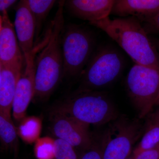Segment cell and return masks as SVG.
<instances>
[{
  "instance_id": "obj_28",
  "label": "cell",
  "mask_w": 159,
  "mask_h": 159,
  "mask_svg": "<svg viewBox=\"0 0 159 159\" xmlns=\"http://www.w3.org/2000/svg\"><path fill=\"white\" fill-rule=\"evenodd\" d=\"M126 159H135L134 157L133 156V155L132 156H131L130 157H129L128 158Z\"/></svg>"
},
{
  "instance_id": "obj_9",
  "label": "cell",
  "mask_w": 159,
  "mask_h": 159,
  "mask_svg": "<svg viewBox=\"0 0 159 159\" xmlns=\"http://www.w3.org/2000/svg\"><path fill=\"white\" fill-rule=\"evenodd\" d=\"M51 119L52 133L57 139H61L81 151L89 148L94 144L89 131V125L53 110Z\"/></svg>"
},
{
  "instance_id": "obj_13",
  "label": "cell",
  "mask_w": 159,
  "mask_h": 159,
  "mask_svg": "<svg viewBox=\"0 0 159 159\" xmlns=\"http://www.w3.org/2000/svg\"><path fill=\"white\" fill-rule=\"evenodd\" d=\"M159 12V0H117L111 13L120 18L134 17L147 22Z\"/></svg>"
},
{
  "instance_id": "obj_25",
  "label": "cell",
  "mask_w": 159,
  "mask_h": 159,
  "mask_svg": "<svg viewBox=\"0 0 159 159\" xmlns=\"http://www.w3.org/2000/svg\"><path fill=\"white\" fill-rule=\"evenodd\" d=\"M148 115L149 116L148 119L159 125V107L154 111L153 112L150 113Z\"/></svg>"
},
{
  "instance_id": "obj_18",
  "label": "cell",
  "mask_w": 159,
  "mask_h": 159,
  "mask_svg": "<svg viewBox=\"0 0 159 159\" xmlns=\"http://www.w3.org/2000/svg\"><path fill=\"white\" fill-rule=\"evenodd\" d=\"M41 130V122L37 117L25 118L21 121L18 134L26 143L31 144L39 139Z\"/></svg>"
},
{
  "instance_id": "obj_8",
  "label": "cell",
  "mask_w": 159,
  "mask_h": 159,
  "mask_svg": "<svg viewBox=\"0 0 159 159\" xmlns=\"http://www.w3.org/2000/svg\"><path fill=\"white\" fill-rule=\"evenodd\" d=\"M47 42V39H44L40 43L34 46L31 54L25 58V66L18 82L12 103L13 116L16 121H21L25 118L26 111L31 100L34 98L36 71L35 57L38 52H39Z\"/></svg>"
},
{
  "instance_id": "obj_10",
  "label": "cell",
  "mask_w": 159,
  "mask_h": 159,
  "mask_svg": "<svg viewBox=\"0 0 159 159\" xmlns=\"http://www.w3.org/2000/svg\"><path fill=\"white\" fill-rule=\"evenodd\" d=\"M15 10L14 27L20 48L25 58L31 54L34 47L35 21L28 0L20 1L15 7Z\"/></svg>"
},
{
  "instance_id": "obj_16",
  "label": "cell",
  "mask_w": 159,
  "mask_h": 159,
  "mask_svg": "<svg viewBox=\"0 0 159 159\" xmlns=\"http://www.w3.org/2000/svg\"><path fill=\"white\" fill-rule=\"evenodd\" d=\"M159 144V125L148 119L141 141L134 149L133 155L135 157L145 151L153 148Z\"/></svg>"
},
{
  "instance_id": "obj_3",
  "label": "cell",
  "mask_w": 159,
  "mask_h": 159,
  "mask_svg": "<svg viewBox=\"0 0 159 159\" xmlns=\"http://www.w3.org/2000/svg\"><path fill=\"white\" fill-rule=\"evenodd\" d=\"M53 111L89 125L108 124L119 116L108 94L102 91L77 89Z\"/></svg>"
},
{
  "instance_id": "obj_19",
  "label": "cell",
  "mask_w": 159,
  "mask_h": 159,
  "mask_svg": "<svg viewBox=\"0 0 159 159\" xmlns=\"http://www.w3.org/2000/svg\"><path fill=\"white\" fill-rule=\"evenodd\" d=\"M75 149L61 139L54 140V159H79Z\"/></svg>"
},
{
  "instance_id": "obj_2",
  "label": "cell",
  "mask_w": 159,
  "mask_h": 159,
  "mask_svg": "<svg viewBox=\"0 0 159 159\" xmlns=\"http://www.w3.org/2000/svg\"><path fill=\"white\" fill-rule=\"evenodd\" d=\"M105 32L133 60L135 64L159 69V53L142 23L134 17H108L90 22Z\"/></svg>"
},
{
  "instance_id": "obj_21",
  "label": "cell",
  "mask_w": 159,
  "mask_h": 159,
  "mask_svg": "<svg viewBox=\"0 0 159 159\" xmlns=\"http://www.w3.org/2000/svg\"><path fill=\"white\" fill-rule=\"evenodd\" d=\"M79 159H102V152L99 145L95 143L91 147L82 150L79 156Z\"/></svg>"
},
{
  "instance_id": "obj_7",
  "label": "cell",
  "mask_w": 159,
  "mask_h": 159,
  "mask_svg": "<svg viewBox=\"0 0 159 159\" xmlns=\"http://www.w3.org/2000/svg\"><path fill=\"white\" fill-rule=\"evenodd\" d=\"M125 87L139 119L145 118L159 97V69L135 64L127 74Z\"/></svg>"
},
{
  "instance_id": "obj_1",
  "label": "cell",
  "mask_w": 159,
  "mask_h": 159,
  "mask_svg": "<svg viewBox=\"0 0 159 159\" xmlns=\"http://www.w3.org/2000/svg\"><path fill=\"white\" fill-rule=\"evenodd\" d=\"M65 3V1H59L55 16L48 28V40L35 57L34 98L38 101L48 99L63 76L61 35L64 29Z\"/></svg>"
},
{
  "instance_id": "obj_27",
  "label": "cell",
  "mask_w": 159,
  "mask_h": 159,
  "mask_svg": "<svg viewBox=\"0 0 159 159\" xmlns=\"http://www.w3.org/2000/svg\"><path fill=\"white\" fill-rule=\"evenodd\" d=\"M155 106H159V97L157 100Z\"/></svg>"
},
{
  "instance_id": "obj_5",
  "label": "cell",
  "mask_w": 159,
  "mask_h": 159,
  "mask_svg": "<svg viewBox=\"0 0 159 159\" xmlns=\"http://www.w3.org/2000/svg\"><path fill=\"white\" fill-rule=\"evenodd\" d=\"M95 39L87 29L76 25L64 29L61 35L63 76L80 77L94 54Z\"/></svg>"
},
{
  "instance_id": "obj_17",
  "label": "cell",
  "mask_w": 159,
  "mask_h": 159,
  "mask_svg": "<svg viewBox=\"0 0 159 159\" xmlns=\"http://www.w3.org/2000/svg\"><path fill=\"white\" fill-rule=\"evenodd\" d=\"M56 1L54 0H28L29 8L35 24V39L39 38L43 24L53 8Z\"/></svg>"
},
{
  "instance_id": "obj_20",
  "label": "cell",
  "mask_w": 159,
  "mask_h": 159,
  "mask_svg": "<svg viewBox=\"0 0 159 159\" xmlns=\"http://www.w3.org/2000/svg\"><path fill=\"white\" fill-rule=\"evenodd\" d=\"M34 151L38 159L54 158V140L49 138L39 139L35 143Z\"/></svg>"
},
{
  "instance_id": "obj_22",
  "label": "cell",
  "mask_w": 159,
  "mask_h": 159,
  "mask_svg": "<svg viewBox=\"0 0 159 159\" xmlns=\"http://www.w3.org/2000/svg\"><path fill=\"white\" fill-rule=\"evenodd\" d=\"M142 24L147 34H159V12L153 19Z\"/></svg>"
},
{
  "instance_id": "obj_15",
  "label": "cell",
  "mask_w": 159,
  "mask_h": 159,
  "mask_svg": "<svg viewBox=\"0 0 159 159\" xmlns=\"http://www.w3.org/2000/svg\"><path fill=\"white\" fill-rule=\"evenodd\" d=\"M0 138L4 148L14 153L17 159L18 132L11 115L0 112Z\"/></svg>"
},
{
  "instance_id": "obj_11",
  "label": "cell",
  "mask_w": 159,
  "mask_h": 159,
  "mask_svg": "<svg viewBox=\"0 0 159 159\" xmlns=\"http://www.w3.org/2000/svg\"><path fill=\"white\" fill-rule=\"evenodd\" d=\"M0 16V64L23 62L22 52L20 48L14 25L10 21L7 11Z\"/></svg>"
},
{
  "instance_id": "obj_24",
  "label": "cell",
  "mask_w": 159,
  "mask_h": 159,
  "mask_svg": "<svg viewBox=\"0 0 159 159\" xmlns=\"http://www.w3.org/2000/svg\"><path fill=\"white\" fill-rule=\"evenodd\" d=\"M17 1L15 0H1L0 1V11L1 12L7 11V9L14 5Z\"/></svg>"
},
{
  "instance_id": "obj_12",
  "label": "cell",
  "mask_w": 159,
  "mask_h": 159,
  "mask_svg": "<svg viewBox=\"0 0 159 159\" xmlns=\"http://www.w3.org/2000/svg\"><path fill=\"white\" fill-rule=\"evenodd\" d=\"M115 0H68L65 6L75 17L89 23L108 17Z\"/></svg>"
},
{
  "instance_id": "obj_14",
  "label": "cell",
  "mask_w": 159,
  "mask_h": 159,
  "mask_svg": "<svg viewBox=\"0 0 159 159\" xmlns=\"http://www.w3.org/2000/svg\"><path fill=\"white\" fill-rule=\"evenodd\" d=\"M23 62L0 64V112L10 115Z\"/></svg>"
},
{
  "instance_id": "obj_4",
  "label": "cell",
  "mask_w": 159,
  "mask_h": 159,
  "mask_svg": "<svg viewBox=\"0 0 159 159\" xmlns=\"http://www.w3.org/2000/svg\"><path fill=\"white\" fill-rule=\"evenodd\" d=\"M122 54L112 46L106 45L94 52L80 76L78 89L101 91L114 83L124 70Z\"/></svg>"
},
{
  "instance_id": "obj_6",
  "label": "cell",
  "mask_w": 159,
  "mask_h": 159,
  "mask_svg": "<svg viewBox=\"0 0 159 159\" xmlns=\"http://www.w3.org/2000/svg\"><path fill=\"white\" fill-rule=\"evenodd\" d=\"M140 119L119 116L108 123L99 145L102 159H126L145 131Z\"/></svg>"
},
{
  "instance_id": "obj_23",
  "label": "cell",
  "mask_w": 159,
  "mask_h": 159,
  "mask_svg": "<svg viewBox=\"0 0 159 159\" xmlns=\"http://www.w3.org/2000/svg\"><path fill=\"white\" fill-rule=\"evenodd\" d=\"M134 159H159V144L153 148L140 153Z\"/></svg>"
},
{
  "instance_id": "obj_26",
  "label": "cell",
  "mask_w": 159,
  "mask_h": 159,
  "mask_svg": "<svg viewBox=\"0 0 159 159\" xmlns=\"http://www.w3.org/2000/svg\"><path fill=\"white\" fill-rule=\"evenodd\" d=\"M156 47L157 50L158 51L159 53V39H158L156 41L155 43H154Z\"/></svg>"
}]
</instances>
